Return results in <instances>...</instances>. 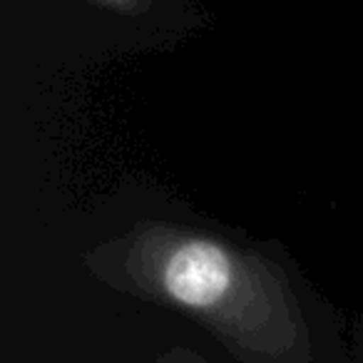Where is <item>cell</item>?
<instances>
[{"label": "cell", "mask_w": 363, "mask_h": 363, "mask_svg": "<svg viewBox=\"0 0 363 363\" xmlns=\"http://www.w3.org/2000/svg\"><path fill=\"white\" fill-rule=\"evenodd\" d=\"M85 267L115 291L192 316L239 363H318L286 269L214 229L145 219L92 247Z\"/></svg>", "instance_id": "cell-1"}, {"label": "cell", "mask_w": 363, "mask_h": 363, "mask_svg": "<svg viewBox=\"0 0 363 363\" xmlns=\"http://www.w3.org/2000/svg\"><path fill=\"white\" fill-rule=\"evenodd\" d=\"M155 363H212V361H207L202 353L192 351L187 346H174L169 351L160 353V358Z\"/></svg>", "instance_id": "cell-2"}, {"label": "cell", "mask_w": 363, "mask_h": 363, "mask_svg": "<svg viewBox=\"0 0 363 363\" xmlns=\"http://www.w3.org/2000/svg\"><path fill=\"white\" fill-rule=\"evenodd\" d=\"M105 3H110V6H115V8H122V11H132V8L140 6V0H105Z\"/></svg>", "instance_id": "cell-3"}]
</instances>
